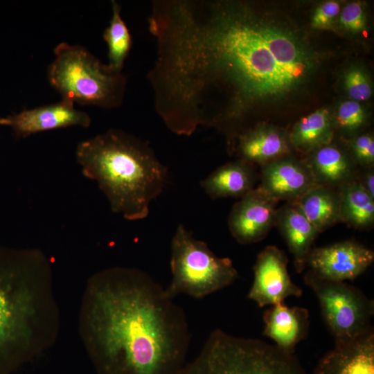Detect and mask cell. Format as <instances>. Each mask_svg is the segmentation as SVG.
<instances>
[{
  "instance_id": "28",
  "label": "cell",
  "mask_w": 374,
  "mask_h": 374,
  "mask_svg": "<svg viewBox=\"0 0 374 374\" xmlns=\"http://www.w3.org/2000/svg\"><path fill=\"white\" fill-rule=\"evenodd\" d=\"M340 5L335 1H328L317 7L312 18L314 28H324L331 25L334 19L340 12Z\"/></svg>"
},
{
  "instance_id": "21",
  "label": "cell",
  "mask_w": 374,
  "mask_h": 374,
  "mask_svg": "<svg viewBox=\"0 0 374 374\" xmlns=\"http://www.w3.org/2000/svg\"><path fill=\"white\" fill-rule=\"evenodd\" d=\"M341 222L365 230L374 222V198L355 179L339 188Z\"/></svg>"
},
{
  "instance_id": "26",
  "label": "cell",
  "mask_w": 374,
  "mask_h": 374,
  "mask_svg": "<svg viewBox=\"0 0 374 374\" xmlns=\"http://www.w3.org/2000/svg\"><path fill=\"white\" fill-rule=\"evenodd\" d=\"M355 163L364 168L373 166L374 163V140L370 134H362L350 142Z\"/></svg>"
},
{
  "instance_id": "16",
  "label": "cell",
  "mask_w": 374,
  "mask_h": 374,
  "mask_svg": "<svg viewBox=\"0 0 374 374\" xmlns=\"http://www.w3.org/2000/svg\"><path fill=\"white\" fill-rule=\"evenodd\" d=\"M275 225L294 258L296 271L301 273L306 267L319 231L293 202L278 208Z\"/></svg>"
},
{
  "instance_id": "9",
  "label": "cell",
  "mask_w": 374,
  "mask_h": 374,
  "mask_svg": "<svg viewBox=\"0 0 374 374\" xmlns=\"http://www.w3.org/2000/svg\"><path fill=\"white\" fill-rule=\"evenodd\" d=\"M373 261V250L356 241L345 240L314 248L306 267L308 273L319 278L346 282L359 276Z\"/></svg>"
},
{
  "instance_id": "13",
  "label": "cell",
  "mask_w": 374,
  "mask_h": 374,
  "mask_svg": "<svg viewBox=\"0 0 374 374\" xmlns=\"http://www.w3.org/2000/svg\"><path fill=\"white\" fill-rule=\"evenodd\" d=\"M16 135L27 137L31 134L71 126L88 127L91 119L87 113L74 108V103L62 99L60 102L25 109L9 116Z\"/></svg>"
},
{
  "instance_id": "19",
  "label": "cell",
  "mask_w": 374,
  "mask_h": 374,
  "mask_svg": "<svg viewBox=\"0 0 374 374\" xmlns=\"http://www.w3.org/2000/svg\"><path fill=\"white\" fill-rule=\"evenodd\" d=\"M312 151L305 162L317 185L340 188L355 179V162L338 147L328 143Z\"/></svg>"
},
{
  "instance_id": "6",
  "label": "cell",
  "mask_w": 374,
  "mask_h": 374,
  "mask_svg": "<svg viewBox=\"0 0 374 374\" xmlns=\"http://www.w3.org/2000/svg\"><path fill=\"white\" fill-rule=\"evenodd\" d=\"M48 80L62 99L84 105L114 108L123 102L127 78L80 45L66 42L54 49Z\"/></svg>"
},
{
  "instance_id": "22",
  "label": "cell",
  "mask_w": 374,
  "mask_h": 374,
  "mask_svg": "<svg viewBox=\"0 0 374 374\" xmlns=\"http://www.w3.org/2000/svg\"><path fill=\"white\" fill-rule=\"evenodd\" d=\"M332 136L328 111L318 109L302 118L294 127L290 143L304 151H312L329 143Z\"/></svg>"
},
{
  "instance_id": "27",
  "label": "cell",
  "mask_w": 374,
  "mask_h": 374,
  "mask_svg": "<svg viewBox=\"0 0 374 374\" xmlns=\"http://www.w3.org/2000/svg\"><path fill=\"white\" fill-rule=\"evenodd\" d=\"M339 22L349 31L362 30L366 24V15L362 4L357 2L347 4L340 14Z\"/></svg>"
},
{
  "instance_id": "3",
  "label": "cell",
  "mask_w": 374,
  "mask_h": 374,
  "mask_svg": "<svg viewBox=\"0 0 374 374\" xmlns=\"http://www.w3.org/2000/svg\"><path fill=\"white\" fill-rule=\"evenodd\" d=\"M75 157L84 176L97 182L112 211L127 220L145 218L167 182L168 169L148 143L121 130L80 142Z\"/></svg>"
},
{
  "instance_id": "20",
  "label": "cell",
  "mask_w": 374,
  "mask_h": 374,
  "mask_svg": "<svg viewBox=\"0 0 374 374\" xmlns=\"http://www.w3.org/2000/svg\"><path fill=\"white\" fill-rule=\"evenodd\" d=\"M293 203L319 233L341 222L339 188L316 185Z\"/></svg>"
},
{
  "instance_id": "11",
  "label": "cell",
  "mask_w": 374,
  "mask_h": 374,
  "mask_svg": "<svg viewBox=\"0 0 374 374\" xmlns=\"http://www.w3.org/2000/svg\"><path fill=\"white\" fill-rule=\"evenodd\" d=\"M277 202L258 187L241 197L228 219L232 236L242 244L264 239L275 225Z\"/></svg>"
},
{
  "instance_id": "30",
  "label": "cell",
  "mask_w": 374,
  "mask_h": 374,
  "mask_svg": "<svg viewBox=\"0 0 374 374\" xmlns=\"http://www.w3.org/2000/svg\"><path fill=\"white\" fill-rule=\"evenodd\" d=\"M10 120L9 117L8 118H1L0 117V125H10Z\"/></svg>"
},
{
  "instance_id": "2",
  "label": "cell",
  "mask_w": 374,
  "mask_h": 374,
  "mask_svg": "<svg viewBox=\"0 0 374 374\" xmlns=\"http://www.w3.org/2000/svg\"><path fill=\"white\" fill-rule=\"evenodd\" d=\"M87 346L100 374H178L190 330L183 309L148 273L116 267L87 290Z\"/></svg>"
},
{
  "instance_id": "8",
  "label": "cell",
  "mask_w": 374,
  "mask_h": 374,
  "mask_svg": "<svg viewBox=\"0 0 374 374\" xmlns=\"http://www.w3.org/2000/svg\"><path fill=\"white\" fill-rule=\"evenodd\" d=\"M305 284L317 296L323 321L335 343L352 340L371 328L373 301L346 282L319 278L307 272Z\"/></svg>"
},
{
  "instance_id": "12",
  "label": "cell",
  "mask_w": 374,
  "mask_h": 374,
  "mask_svg": "<svg viewBox=\"0 0 374 374\" xmlns=\"http://www.w3.org/2000/svg\"><path fill=\"white\" fill-rule=\"evenodd\" d=\"M258 186L276 201L294 202L317 185L305 161L288 155L261 166Z\"/></svg>"
},
{
  "instance_id": "4",
  "label": "cell",
  "mask_w": 374,
  "mask_h": 374,
  "mask_svg": "<svg viewBox=\"0 0 374 374\" xmlns=\"http://www.w3.org/2000/svg\"><path fill=\"white\" fill-rule=\"evenodd\" d=\"M50 275L41 252L0 249V374H10L35 350L40 306L36 286Z\"/></svg>"
},
{
  "instance_id": "7",
  "label": "cell",
  "mask_w": 374,
  "mask_h": 374,
  "mask_svg": "<svg viewBox=\"0 0 374 374\" xmlns=\"http://www.w3.org/2000/svg\"><path fill=\"white\" fill-rule=\"evenodd\" d=\"M172 280L165 289L174 299L179 294L202 299L231 285L238 273L229 258H220L206 242L179 224L171 241Z\"/></svg>"
},
{
  "instance_id": "15",
  "label": "cell",
  "mask_w": 374,
  "mask_h": 374,
  "mask_svg": "<svg viewBox=\"0 0 374 374\" xmlns=\"http://www.w3.org/2000/svg\"><path fill=\"white\" fill-rule=\"evenodd\" d=\"M310 314L306 308L288 307L284 303L271 305L263 314V335L279 348L294 353L295 346L308 332Z\"/></svg>"
},
{
  "instance_id": "5",
  "label": "cell",
  "mask_w": 374,
  "mask_h": 374,
  "mask_svg": "<svg viewBox=\"0 0 374 374\" xmlns=\"http://www.w3.org/2000/svg\"><path fill=\"white\" fill-rule=\"evenodd\" d=\"M178 374H306L294 353L254 338L212 331Z\"/></svg>"
},
{
  "instance_id": "14",
  "label": "cell",
  "mask_w": 374,
  "mask_h": 374,
  "mask_svg": "<svg viewBox=\"0 0 374 374\" xmlns=\"http://www.w3.org/2000/svg\"><path fill=\"white\" fill-rule=\"evenodd\" d=\"M314 374H374L373 329L352 340L335 343L319 360Z\"/></svg>"
},
{
  "instance_id": "25",
  "label": "cell",
  "mask_w": 374,
  "mask_h": 374,
  "mask_svg": "<svg viewBox=\"0 0 374 374\" xmlns=\"http://www.w3.org/2000/svg\"><path fill=\"white\" fill-rule=\"evenodd\" d=\"M344 86L348 96L355 101H365L372 95L371 84L366 74L359 69H352L344 78Z\"/></svg>"
},
{
  "instance_id": "17",
  "label": "cell",
  "mask_w": 374,
  "mask_h": 374,
  "mask_svg": "<svg viewBox=\"0 0 374 374\" xmlns=\"http://www.w3.org/2000/svg\"><path fill=\"white\" fill-rule=\"evenodd\" d=\"M256 172L253 164L242 159L220 166L206 178L200 185L213 199L242 197L254 188Z\"/></svg>"
},
{
  "instance_id": "29",
  "label": "cell",
  "mask_w": 374,
  "mask_h": 374,
  "mask_svg": "<svg viewBox=\"0 0 374 374\" xmlns=\"http://www.w3.org/2000/svg\"><path fill=\"white\" fill-rule=\"evenodd\" d=\"M364 168L362 172L357 170L355 179L374 198V170L373 167Z\"/></svg>"
},
{
  "instance_id": "18",
  "label": "cell",
  "mask_w": 374,
  "mask_h": 374,
  "mask_svg": "<svg viewBox=\"0 0 374 374\" xmlns=\"http://www.w3.org/2000/svg\"><path fill=\"white\" fill-rule=\"evenodd\" d=\"M290 142L285 134L277 128L262 125L240 134L236 150L240 159L262 166L288 155Z\"/></svg>"
},
{
  "instance_id": "23",
  "label": "cell",
  "mask_w": 374,
  "mask_h": 374,
  "mask_svg": "<svg viewBox=\"0 0 374 374\" xmlns=\"http://www.w3.org/2000/svg\"><path fill=\"white\" fill-rule=\"evenodd\" d=\"M112 15L109 24L105 30L103 39L108 48V66L121 72L132 44L130 30L121 14V6L112 1Z\"/></svg>"
},
{
  "instance_id": "1",
  "label": "cell",
  "mask_w": 374,
  "mask_h": 374,
  "mask_svg": "<svg viewBox=\"0 0 374 374\" xmlns=\"http://www.w3.org/2000/svg\"><path fill=\"white\" fill-rule=\"evenodd\" d=\"M159 65L166 91L183 111L219 115L233 127L257 102L304 80L310 60L289 33L265 24L247 3L177 0L163 24Z\"/></svg>"
},
{
  "instance_id": "24",
  "label": "cell",
  "mask_w": 374,
  "mask_h": 374,
  "mask_svg": "<svg viewBox=\"0 0 374 374\" xmlns=\"http://www.w3.org/2000/svg\"><path fill=\"white\" fill-rule=\"evenodd\" d=\"M366 120V115L360 104L355 100L341 103L337 111V125L348 131H355L361 127Z\"/></svg>"
},
{
  "instance_id": "10",
  "label": "cell",
  "mask_w": 374,
  "mask_h": 374,
  "mask_svg": "<svg viewBox=\"0 0 374 374\" xmlns=\"http://www.w3.org/2000/svg\"><path fill=\"white\" fill-rule=\"evenodd\" d=\"M285 253L276 246L261 251L253 267V280L247 298L263 308L284 303L290 296H301L302 290L291 280Z\"/></svg>"
}]
</instances>
